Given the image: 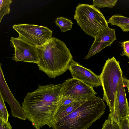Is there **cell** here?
<instances>
[{
    "label": "cell",
    "mask_w": 129,
    "mask_h": 129,
    "mask_svg": "<svg viewBox=\"0 0 129 129\" xmlns=\"http://www.w3.org/2000/svg\"><path fill=\"white\" fill-rule=\"evenodd\" d=\"M63 85V83L39 85L37 89L27 94L22 107L26 118L35 128H40L45 125L52 127Z\"/></svg>",
    "instance_id": "1"
},
{
    "label": "cell",
    "mask_w": 129,
    "mask_h": 129,
    "mask_svg": "<svg viewBox=\"0 0 129 129\" xmlns=\"http://www.w3.org/2000/svg\"><path fill=\"white\" fill-rule=\"evenodd\" d=\"M38 49L39 70L50 78H55L68 70L72 56L64 42L52 37Z\"/></svg>",
    "instance_id": "2"
},
{
    "label": "cell",
    "mask_w": 129,
    "mask_h": 129,
    "mask_svg": "<svg viewBox=\"0 0 129 129\" xmlns=\"http://www.w3.org/2000/svg\"><path fill=\"white\" fill-rule=\"evenodd\" d=\"M102 99L96 96L85 100L69 114L54 122L53 129H87L105 112Z\"/></svg>",
    "instance_id": "3"
},
{
    "label": "cell",
    "mask_w": 129,
    "mask_h": 129,
    "mask_svg": "<svg viewBox=\"0 0 129 129\" xmlns=\"http://www.w3.org/2000/svg\"><path fill=\"white\" fill-rule=\"evenodd\" d=\"M74 17L81 29L94 38L109 27L103 14L93 5L79 3L76 7Z\"/></svg>",
    "instance_id": "4"
},
{
    "label": "cell",
    "mask_w": 129,
    "mask_h": 129,
    "mask_svg": "<svg viewBox=\"0 0 129 129\" xmlns=\"http://www.w3.org/2000/svg\"><path fill=\"white\" fill-rule=\"evenodd\" d=\"M123 74L119 62L113 56L106 60L99 75L103 92L102 99L110 112L114 108L115 94Z\"/></svg>",
    "instance_id": "5"
},
{
    "label": "cell",
    "mask_w": 129,
    "mask_h": 129,
    "mask_svg": "<svg viewBox=\"0 0 129 129\" xmlns=\"http://www.w3.org/2000/svg\"><path fill=\"white\" fill-rule=\"evenodd\" d=\"M12 27L18 33L19 37L38 48L45 44L52 37V31L46 27L27 24H15Z\"/></svg>",
    "instance_id": "6"
},
{
    "label": "cell",
    "mask_w": 129,
    "mask_h": 129,
    "mask_svg": "<svg viewBox=\"0 0 129 129\" xmlns=\"http://www.w3.org/2000/svg\"><path fill=\"white\" fill-rule=\"evenodd\" d=\"M96 94L92 86L72 78L63 83L60 99L72 97L77 100H85L95 96Z\"/></svg>",
    "instance_id": "7"
},
{
    "label": "cell",
    "mask_w": 129,
    "mask_h": 129,
    "mask_svg": "<svg viewBox=\"0 0 129 129\" xmlns=\"http://www.w3.org/2000/svg\"><path fill=\"white\" fill-rule=\"evenodd\" d=\"M10 41L14 49L12 60L37 64L39 60L38 48L19 37H11Z\"/></svg>",
    "instance_id": "8"
},
{
    "label": "cell",
    "mask_w": 129,
    "mask_h": 129,
    "mask_svg": "<svg viewBox=\"0 0 129 129\" xmlns=\"http://www.w3.org/2000/svg\"><path fill=\"white\" fill-rule=\"evenodd\" d=\"M109 114L118 124L121 120L129 115V105L126 94L123 76L117 87L113 109Z\"/></svg>",
    "instance_id": "9"
},
{
    "label": "cell",
    "mask_w": 129,
    "mask_h": 129,
    "mask_svg": "<svg viewBox=\"0 0 129 129\" xmlns=\"http://www.w3.org/2000/svg\"><path fill=\"white\" fill-rule=\"evenodd\" d=\"M68 70L73 78L77 79L93 87L101 85L99 76L75 61L73 59L69 66Z\"/></svg>",
    "instance_id": "10"
},
{
    "label": "cell",
    "mask_w": 129,
    "mask_h": 129,
    "mask_svg": "<svg viewBox=\"0 0 129 129\" xmlns=\"http://www.w3.org/2000/svg\"><path fill=\"white\" fill-rule=\"evenodd\" d=\"M115 30L109 27L99 33L94 38V41L84 59H87L105 47L110 46L117 39Z\"/></svg>",
    "instance_id": "11"
},
{
    "label": "cell",
    "mask_w": 129,
    "mask_h": 129,
    "mask_svg": "<svg viewBox=\"0 0 129 129\" xmlns=\"http://www.w3.org/2000/svg\"><path fill=\"white\" fill-rule=\"evenodd\" d=\"M87 99L77 101L65 106H58L54 116V122L70 114L79 106Z\"/></svg>",
    "instance_id": "12"
},
{
    "label": "cell",
    "mask_w": 129,
    "mask_h": 129,
    "mask_svg": "<svg viewBox=\"0 0 129 129\" xmlns=\"http://www.w3.org/2000/svg\"><path fill=\"white\" fill-rule=\"evenodd\" d=\"M55 22L60 28L61 31L63 32L71 30L73 24L71 20L62 17L56 18Z\"/></svg>",
    "instance_id": "13"
},
{
    "label": "cell",
    "mask_w": 129,
    "mask_h": 129,
    "mask_svg": "<svg viewBox=\"0 0 129 129\" xmlns=\"http://www.w3.org/2000/svg\"><path fill=\"white\" fill-rule=\"evenodd\" d=\"M117 0H94L93 5L98 8L108 7L111 8L116 4Z\"/></svg>",
    "instance_id": "14"
},
{
    "label": "cell",
    "mask_w": 129,
    "mask_h": 129,
    "mask_svg": "<svg viewBox=\"0 0 129 129\" xmlns=\"http://www.w3.org/2000/svg\"><path fill=\"white\" fill-rule=\"evenodd\" d=\"M12 2L11 0H0V23L4 15L9 14L10 5Z\"/></svg>",
    "instance_id": "15"
},
{
    "label": "cell",
    "mask_w": 129,
    "mask_h": 129,
    "mask_svg": "<svg viewBox=\"0 0 129 129\" xmlns=\"http://www.w3.org/2000/svg\"><path fill=\"white\" fill-rule=\"evenodd\" d=\"M101 129H121L119 124L115 122L109 114L108 118L103 124Z\"/></svg>",
    "instance_id": "16"
},
{
    "label": "cell",
    "mask_w": 129,
    "mask_h": 129,
    "mask_svg": "<svg viewBox=\"0 0 129 129\" xmlns=\"http://www.w3.org/2000/svg\"><path fill=\"white\" fill-rule=\"evenodd\" d=\"M9 116L8 112L4 102V100L0 92V118L6 121H8Z\"/></svg>",
    "instance_id": "17"
},
{
    "label": "cell",
    "mask_w": 129,
    "mask_h": 129,
    "mask_svg": "<svg viewBox=\"0 0 129 129\" xmlns=\"http://www.w3.org/2000/svg\"><path fill=\"white\" fill-rule=\"evenodd\" d=\"M121 43L123 49L121 55L122 56H126L129 58V40L121 42Z\"/></svg>",
    "instance_id": "18"
},
{
    "label": "cell",
    "mask_w": 129,
    "mask_h": 129,
    "mask_svg": "<svg viewBox=\"0 0 129 129\" xmlns=\"http://www.w3.org/2000/svg\"><path fill=\"white\" fill-rule=\"evenodd\" d=\"M128 116L120 120L119 125L121 129H129V119Z\"/></svg>",
    "instance_id": "19"
},
{
    "label": "cell",
    "mask_w": 129,
    "mask_h": 129,
    "mask_svg": "<svg viewBox=\"0 0 129 129\" xmlns=\"http://www.w3.org/2000/svg\"><path fill=\"white\" fill-rule=\"evenodd\" d=\"M12 127L9 121L0 118V129H12Z\"/></svg>",
    "instance_id": "20"
},
{
    "label": "cell",
    "mask_w": 129,
    "mask_h": 129,
    "mask_svg": "<svg viewBox=\"0 0 129 129\" xmlns=\"http://www.w3.org/2000/svg\"><path fill=\"white\" fill-rule=\"evenodd\" d=\"M122 31L124 32L129 31V24L121 28Z\"/></svg>",
    "instance_id": "21"
},
{
    "label": "cell",
    "mask_w": 129,
    "mask_h": 129,
    "mask_svg": "<svg viewBox=\"0 0 129 129\" xmlns=\"http://www.w3.org/2000/svg\"><path fill=\"white\" fill-rule=\"evenodd\" d=\"M126 87H127V88H128V92L129 93V87L128 86H126Z\"/></svg>",
    "instance_id": "22"
},
{
    "label": "cell",
    "mask_w": 129,
    "mask_h": 129,
    "mask_svg": "<svg viewBox=\"0 0 129 129\" xmlns=\"http://www.w3.org/2000/svg\"><path fill=\"white\" fill-rule=\"evenodd\" d=\"M128 116V117L129 119V115Z\"/></svg>",
    "instance_id": "23"
},
{
    "label": "cell",
    "mask_w": 129,
    "mask_h": 129,
    "mask_svg": "<svg viewBox=\"0 0 129 129\" xmlns=\"http://www.w3.org/2000/svg\"><path fill=\"white\" fill-rule=\"evenodd\" d=\"M35 129H40V128H35Z\"/></svg>",
    "instance_id": "24"
}]
</instances>
